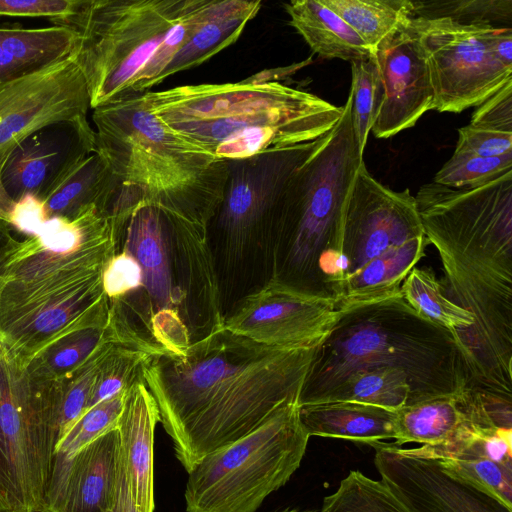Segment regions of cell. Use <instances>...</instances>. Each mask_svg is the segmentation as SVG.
<instances>
[{"instance_id":"1","label":"cell","mask_w":512,"mask_h":512,"mask_svg":"<svg viewBox=\"0 0 512 512\" xmlns=\"http://www.w3.org/2000/svg\"><path fill=\"white\" fill-rule=\"evenodd\" d=\"M414 198L442 290L474 319L457 341L468 388L490 407H512V171L470 189L432 181Z\"/></svg>"},{"instance_id":"2","label":"cell","mask_w":512,"mask_h":512,"mask_svg":"<svg viewBox=\"0 0 512 512\" xmlns=\"http://www.w3.org/2000/svg\"><path fill=\"white\" fill-rule=\"evenodd\" d=\"M316 348H272L222 328L183 357L152 356L144 382L185 470L298 402Z\"/></svg>"},{"instance_id":"3","label":"cell","mask_w":512,"mask_h":512,"mask_svg":"<svg viewBox=\"0 0 512 512\" xmlns=\"http://www.w3.org/2000/svg\"><path fill=\"white\" fill-rule=\"evenodd\" d=\"M118 244L110 215L95 206L15 239L0 255V355L24 370L67 335L106 327L102 273Z\"/></svg>"},{"instance_id":"4","label":"cell","mask_w":512,"mask_h":512,"mask_svg":"<svg viewBox=\"0 0 512 512\" xmlns=\"http://www.w3.org/2000/svg\"><path fill=\"white\" fill-rule=\"evenodd\" d=\"M169 129L218 160L236 161L325 136L343 106L260 74L236 83L143 92Z\"/></svg>"},{"instance_id":"5","label":"cell","mask_w":512,"mask_h":512,"mask_svg":"<svg viewBox=\"0 0 512 512\" xmlns=\"http://www.w3.org/2000/svg\"><path fill=\"white\" fill-rule=\"evenodd\" d=\"M376 368L404 372L417 403L459 392L469 383L453 335L398 295L343 313L316 348L298 404L317 403L351 373Z\"/></svg>"},{"instance_id":"6","label":"cell","mask_w":512,"mask_h":512,"mask_svg":"<svg viewBox=\"0 0 512 512\" xmlns=\"http://www.w3.org/2000/svg\"><path fill=\"white\" fill-rule=\"evenodd\" d=\"M97 151L122 190L203 227L222 201L228 161L187 141L131 93L93 109Z\"/></svg>"},{"instance_id":"7","label":"cell","mask_w":512,"mask_h":512,"mask_svg":"<svg viewBox=\"0 0 512 512\" xmlns=\"http://www.w3.org/2000/svg\"><path fill=\"white\" fill-rule=\"evenodd\" d=\"M363 162L348 95L336 125L289 180L275 242L279 265L274 274L284 282L339 302L344 217Z\"/></svg>"},{"instance_id":"8","label":"cell","mask_w":512,"mask_h":512,"mask_svg":"<svg viewBox=\"0 0 512 512\" xmlns=\"http://www.w3.org/2000/svg\"><path fill=\"white\" fill-rule=\"evenodd\" d=\"M210 0H84L63 26L95 109L148 91L201 21Z\"/></svg>"},{"instance_id":"9","label":"cell","mask_w":512,"mask_h":512,"mask_svg":"<svg viewBox=\"0 0 512 512\" xmlns=\"http://www.w3.org/2000/svg\"><path fill=\"white\" fill-rule=\"evenodd\" d=\"M308 440L298 402L282 405L255 430L188 471L186 512H256L299 468Z\"/></svg>"},{"instance_id":"10","label":"cell","mask_w":512,"mask_h":512,"mask_svg":"<svg viewBox=\"0 0 512 512\" xmlns=\"http://www.w3.org/2000/svg\"><path fill=\"white\" fill-rule=\"evenodd\" d=\"M59 405L58 380H32L0 355V443L14 512L44 509L58 442Z\"/></svg>"},{"instance_id":"11","label":"cell","mask_w":512,"mask_h":512,"mask_svg":"<svg viewBox=\"0 0 512 512\" xmlns=\"http://www.w3.org/2000/svg\"><path fill=\"white\" fill-rule=\"evenodd\" d=\"M323 139L228 161L222 201L209 223L228 248L240 252L263 238L276 242L289 180Z\"/></svg>"},{"instance_id":"12","label":"cell","mask_w":512,"mask_h":512,"mask_svg":"<svg viewBox=\"0 0 512 512\" xmlns=\"http://www.w3.org/2000/svg\"><path fill=\"white\" fill-rule=\"evenodd\" d=\"M415 22L429 63L434 110L460 113L477 107L512 80V69L490 52L493 24L417 16Z\"/></svg>"},{"instance_id":"13","label":"cell","mask_w":512,"mask_h":512,"mask_svg":"<svg viewBox=\"0 0 512 512\" xmlns=\"http://www.w3.org/2000/svg\"><path fill=\"white\" fill-rule=\"evenodd\" d=\"M338 301L303 292L273 274L224 319L223 329L281 349L318 346L343 315Z\"/></svg>"},{"instance_id":"14","label":"cell","mask_w":512,"mask_h":512,"mask_svg":"<svg viewBox=\"0 0 512 512\" xmlns=\"http://www.w3.org/2000/svg\"><path fill=\"white\" fill-rule=\"evenodd\" d=\"M421 236L425 233L410 190L395 191L381 184L363 162L351 188L344 217L343 284L387 250Z\"/></svg>"},{"instance_id":"15","label":"cell","mask_w":512,"mask_h":512,"mask_svg":"<svg viewBox=\"0 0 512 512\" xmlns=\"http://www.w3.org/2000/svg\"><path fill=\"white\" fill-rule=\"evenodd\" d=\"M90 96L72 57L0 86V150L54 123L87 118Z\"/></svg>"},{"instance_id":"16","label":"cell","mask_w":512,"mask_h":512,"mask_svg":"<svg viewBox=\"0 0 512 512\" xmlns=\"http://www.w3.org/2000/svg\"><path fill=\"white\" fill-rule=\"evenodd\" d=\"M380 480L411 512H512L498 499L447 472L432 458L374 442Z\"/></svg>"},{"instance_id":"17","label":"cell","mask_w":512,"mask_h":512,"mask_svg":"<svg viewBox=\"0 0 512 512\" xmlns=\"http://www.w3.org/2000/svg\"><path fill=\"white\" fill-rule=\"evenodd\" d=\"M383 86V99L371 131L389 138L413 127L435 108L429 63L415 16L387 36L372 52Z\"/></svg>"},{"instance_id":"18","label":"cell","mask_w":512,"mask_h":512,"mask_svg":"<svg viewBox=\"0 0 512 512\" xmlns=\"http://www.w3.org/2000/svg\"><path fill=\"white\" fill-rule=\"evenodd\" d=\"M87 118L47 125L21 140L2 169V184L17 202L27 195L44 201L82 159L96 151Z\"/></svg>"},{"instance_id":"19","label":"cell","mask_w":512,"mask_h":512,"mask_svg":"<svg viewBox=\"0 0 512 512\" xmlns=\"http://www.w3.org/2000/svg\"><path fill=\"white\" fill-rule=\"evenodd\" d=\"M122 461L117 428L104 433L69 460L52 466L44 509L53 512H111Z\"/></svg>"},{"instance_id":"20","label":"cell","mask_w":512,"mask_h":512,"mask_svg":"<svg viewBox=\"0 0 512 512\" xmlns=\"http://www.w3.org/2000/svg\"><path fill=\"white\" fill-rule=\"evenodd\" d=\"M512 430L483 428L452 442L405 448L435 459L447 472L512 509Z\"/></svg>"},{"instance_id":"21","label":"cell","mask_w":512,"mask_h":512,"mask_svg":"<svg viewBox=\"0 0 512 512\" xmlns=\"http://www.w3.org/2000/svg\"><path fill=\"white\" fill-rule=\"evenodd\" d=\"M483 428L498 427L482 399L466 388L396 410L393 444L441 445Z\"/></svg>"},{"instance_id":"22","label":"cell","mask_w":512,"mask_h":512,"mask_svg":"<svg viewBox=\"0 0 512 512\" xmlns=\"http://www.w3.org/2000/svg\"><path fill=\"white\" fill-rule=\"evenodd\" d=\"M159 410L144 380L127 391L116 428L120 455L132 500L139 512H154V431Z\"/></svg>"},{"instance_id":"23","label":"cell","mask_w":512,"mask_h":512,"mask_svg":"<svg viewBox=\"0 0 512 512\" xmlns=\"http://www.w3.org/2000/svg\"><path fill=\"white\" fill-rule=\"evenodd\" d=\"M122 236L123 251L133 256L142 268L143 287L149 297L158 309L174 307L179 300L169 258L171 238L167 211L137 200L129 207Z\"/></svg>"},{"instance_id":"24","label":"cell","mask_w":512,"mask_h":512,"mask_svg":"<svg viewBox=\"0 0 512 512\" xmlns=\"http://www.w3.org/2000/svg\"><path fill=\"white\" fill-rule=\"evenodd\" d=\"M77 41L76 31L68 26L0 27V86L72 57Z\"/></svg>"},{"instance_id":"25","label":"cell","mask_w":512,"mask_h":512,"mask_svg":"<svg viewBox=\"0 0 512 512\" xmlns=\"http://www.w3.org/2000/svg\"><path fill=\"white\" fill-rule=\"evenodd\" d=\"M308 436L337 438L371 444L395 438L396 410L353 402L335 401L299 406Z\"/></svg>"},{"instance_id":"26","label":"cell","mask_w":512,"mask_h":512,"mask_svg":"<svg viewBox=\"0 0 512 512\" xmlns=\"http://www.w3.org/2000/svg\"><path fill=\"white\" fill-rule=\"evenodd\" d=\"M261 4L259 0H210L201 21L163 72L162 81L204 63L236 42Z\"/></svg>"},{"instance_id":"27","label":"cell","mask_w":512,"mask_h":512,"mask_svg":"<svg viewBox=\"0 0 512 512\" xmlns=\"http://www.w3.org/2000/svg\"><path fill=\"white\" fill-rule=\"evenodd\" d=\"M426 236L387 250L348 278L339 299L341 310L381 301L401 294V284L425 256Z\"/></svg>"},{"instance_id":"28","label":"cell","mask_w":512,"mask_h":512,"mask_svg":"<svg viewBox=\"0 0 512 512\" xmlns=\"http://www.w3.org/2000/svg\"><path fill=\"white\" fill-rule=\"evenodd\" d=\"M119 183L106 160L96 150L76 164L43 201L47 219H74L96 206L108 213Z\"/></svg>"},{"instance_id":"29","label":"cell","mask_w":512,"mask_h":512,"mask_svg":"<svg viewBox=\"0 0 512 512\" xmlns=\"http://www.w3.org/2000/svg\"><path fill=\"white\" fill-rule=\"evenodd\" d=\"M284 8L290 25L320 56L350 63L371 57L370 49L358 34L320 0H293L285 3Z\"/></svg>"},{"instance_id":"30","label":"cell","mask_w":512,"mask_h":512,"mask_svg":"<svg viewBox=\"0 0 512 512\" xmlns=\"http://www.w3.org/2000/svg\"><path fill=\"white\" fill-rule=\"evenodd\" d=\"M335 401L360 402L390 410L417 403L409 378L395 368L355 371L317 403Z\"/></svg>"},{"instance_id":"31","label":"cell","mask_w":512,"mask_h":512,"mask_svg":"<svg viewBox=\"0 0 512 512\" xmlns=\"http://www.w3.org/2000/svg\"><path fill=\"white\" fill-rule=\"evenodd\" d=\"M340 16L363 40L371 53L414 15L410 0H320Z\"/></svg>"},{"instance_id":"32","label":"cell","mask_w":512,"mask_h":512,"mask_svg":"<svg viewBox=\"0 0 512 512\" xmlns=\"http://www.w3.org/2000/svg\"><path fill=\"white\" fill-rule=\"evenodd\" d=\"M401 294L417 313L448 330L456 342L474 322L470 312L446 297L430 268L414 267L401 284Z\"/></svg>"},{"instance_id":"33","label":"cell","mask_w":512,"mask_h":512,"mask_svg":"<svg viewBox=\"0 0 512 512\" xmlns=\"http://www.w3.org/2000/svg\"><path fill=\"white\" fill-rule=\"evenodd\" d=\"M116 343L109 328H90L67 335L39 353L23 371L36 381L62 379L81 367L102 345Z\"/></svg>"},{"instance_id":"34","label":"cell","mask_w":512,"mask_h":512,"mask_svg":"<svg viewBox=\"0 0 512 512\" xmlns=\"http://www.w3.org/2000/svg\"><path fill=\"white\" fill-rule=\"evenodd\" d=\"M320 512H411L381 481L352 470L325 496Z\"/></svg>"},{"instance_id":"35","label":"cell","mask_w":512,"mask_h":512,"mask_svg":"<svg viewBox=\"0 0 512 512\" xmlns=\"http://www.w3.org/2000/svg\"><path fill=\"white\" fill-rule=\"evenodd\" d=\"M152 356L136 348L111 344L100 364L87 410L144 380L143 371Z\"/></svg>"},{"instance_id":"36","label":"cell","mask_w":512,"mask_h":512,"mask_svg":"<svg viewBox=\"0 0 512 512\" xmlns=\"http://www.w3.org/2000/svg\"><path fill=\"white\" fill-rule=\"evenodd\" d=\"M352 124L361 151L367 144L368 135L378 115L383 99V86L372 57L351 62Z\"/></svg>"},{"instance_id":"37","label":"cell","mask_w":512,"mask_h":512,"mask_svg":"<svg viewBox=\"0 0 512 512\" xmlns=\"http://www.w3.org/2000/svg\"><path fill=\"white\" fill-rule=\"evenodd\" d=\"M111 344L113 343L102 345L81 367L59 379L60 405L57 446L87 411L100 364Z\"/></svg>"},{"instance_id":"38","label":"cell","mask_w":512,"mask_h":512,"mask_svg":"<svg viewBox=\"0 0 512 512\" xmlns=\"http://www.w3.org/2000/svg\"><path fill=\"white\" fill-rule=\"evenodd\" d=\"M127 391H122L87 410L56 447L52 466L69 460L86 445L115 428Z\"/></svg>"},{"instance_id":"39","label":"cell","mask_w":512,"mask_h":512,"mask_svg":"<svg viewBox=\"0 0 512 512\" xmlns=\"http://www.w3.org/2000/svg\"><path fill=\"white\" fill-rule=\"evenodd\" d=\"M512 171V153L497 157H479L453 153L434 176L433 182L454 189L482 186Z\"/></svg>"},{"instance_id":"40","label":"cell","mask_w":512,"mask_h":512,"mask_svg":"<svg viewBox=\"0 0 512 512\" xmlns=\"http://www.w3.org/2000/svg\"><path fill=\"white\" fill-rule=\"evenodd\" d=\"M413 4L417 17L449 18L463 24L512 21V0L413 1Z\"/></svg>"},{"instance_id":"41","label":"cell","mask_w":512,"mask_h":512,"mask_svg":"<svg viewBox=\"0 0 512 512\" xmlns=\"http://www.w3.org/2000/svg\"><path fill=\"white\" fill-rule=\"evenodd\" d=\"M102 286L109 301L122 300L130 292L143 287V271L129 253H115L102 273Z\"/></svg>"},{"instance_id":"42","label":"cell","mask_w":512,"mask_h":512,"mask_svg":"<svg viewBox=\"0 0 512 512\" xmlns=\"http://www.w3.org/2000/svg\"><path fill=\"white\" fill-rule=\"evenodd\" d=\"M84 0H0V16L46 18L63 26L83 5Z\"/></svg>"},{"instance_id":"43","label":"cell","mask_w":512,"mask_h":512,"mask_svg":"<svg viewBox=\"0 0 512 512\" xmlns=\"http://www.w3.org/2000/svg\"><path fill=\"white\" fill-rule=\"evenodd\" d=\"M154 342L168 355L183 357L192 342L188 327L175 307L160 308L150 318Z\"/></svg>"},{"instance_id":"44","label":"cell","mask_w":512,"mask_h":512,"mask_svg":"<svg viewBox=\"0 0 512 512\" xmlns=\"http://www.w3.org/2000/svg\"><path fill=\"white\" fill-rule=\"evenodd\" d=\"M454 153L479 157H497L512 153V132L478 128L469 125L458 129Z\"/></svg>"},{"instance_id":"45","label":"cell","mask_w":512,"mask_h":512,"mask_svg":"<svg viewBox=\"0 0 512 512\" xmlns=\"http://www.w3.org/2000/svg\"><path fill=\"white\" fill-rule=\"evenodd\" d=\"M470 125L512 132V80L476 107Z\"/></svg>"},{"instance_id":"46","label":"cell","mask_w":512,"mask_h":512,"mask_svg":"<svg viewBox=\"0 0 512 512\" xmlns=\"http://www.w3.org/2000/svg\"><path fill=\"white\" fill-rule=\"evenodd\" d=\"M47 220L43 201L27 195L15 202L9 224L27 237L38 234Z\"/></svg>"},{"instance_id":"47","label":"cell","mask_w":512,"mask_h":512,"mask_svg":"<svg viewBox=\"0 0 512 512\" xmlns=\"http://www.w3.org/2000/svg\"><path fill=\"white\" fill-rule=\"evenodd\" d=\"M489 49L493 57L504 67L512 69V29L495 27L489 38Z\"/></svg>"},{"instance_id":"48","label":"cell","mask_w":512,"mask_h":512,"mask_svg":"<svg viewBox=\"0 0 512 512\" xmlns=\"http://www.w3.org/2000/svg\"><path fill=\"white\" fill-rule=\"evenodd\" d=\"M0 504L1 512H14V494L9 467L0 443Z\"/></svg>"},{"instance_id":"49","label":"cell","mask_w":512,"mask_h":512,"mask_svg":"<svg viewBox=\"0 0 512 512\" xmlns=\"http://www.w3.org/2000/svg\"><path fill=\"white\" fill-rule=\"evenodd\" d=\"M12 149L13 148H5L0 150V219L8 223L10 221L11 213L13 211L15 202L9 197V195L5 191L2 184L1 174L6 159Z\"/></svg>"},{"instance_id":"50","label":"cell","mask_w":512,"mask_h":512,"mask_svg":"<svg viewBox=\"0 0 512 512\" xmlns=\"http://www.w3.org/2000/svg\"><path fill=\"white\" fill-rule=\"evenodd\" d=\"M15 239L11 225L0 219V255Z\"/></svg>"},{"instance_id":"51","label":"cell","mask_w":512,"mask_h":512,"mask_svg":"<svg viewBox=\"0 0 512 512\" xmlns=\"http://www.w3.org/2000/svg\"><path fill=\"white\" fill-rule=\"evenodd\" d=\"M280 512H315V511H298V510H284Z\"/></svg>"},{"instance_id":"52","label":"cell","mask_w":512,"mask_h":512,"mask_svg":"<svg viewBox=\"0 0 512 512\" xmlns=\"http://www.w3.org/2000/svg\"><path fill=\"white\" fill-rule=\"evenodd\" d=\"M38 512H53V511H51V510H49V509H43V510L38 511Z\"/></svg>"},{"instance_id":"53","label":"cell","mask_w":512,"mask_h":512,"mask_svg":"<svg viewBox=\"0 0 512 512\" xmlns=\"http://www.w3.org/2000/svg\"><path fill=\"white\" fill-rule=\"evenodd\" d=\"M0 512H1V504H0Z\"/></svg>"}]
</instances>
